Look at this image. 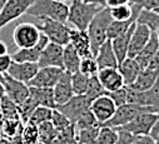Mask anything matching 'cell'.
<instances>
[{
	"mask_svg": "<svg viewBox=\"0 0 159 144\" xmlns=\"http://www.w3.org/2000/svg\"><path fill=\"white\" fill-rule=\"evenodd\" d=\"M153 10H154V11H157V13L159 14V7H158V8H155V9H153Z\"/></svg>",
	"mask_w": 159,
	"mask_h": 144,
	"instance_id": "cell-58",
	"label": "cell"
},
{
	"mask_svg": "<svg viewBox=\"0 0 159 144\" xmlns=\"http://www.w3.org/2000/svg\"><path fill=\"white\" fill-rule=\"evenodd\" d=\"M98 70H99V66H98V63H97L94 55L82 58L79 71H82L83 74H85L88 77H92V75H95L98 73Z\"/></svg>",
	"mask_w": 159,
	"mask_h": 144,
	"instance_id": "cell-39",
	"label": "cell"
},
{
	"mask_svg": "<svg viewBox=\"0 0 159 144\" xmlns=\"http://www.w3.org/2000/svg\"><path fill=\"white\" fill-rule=\"evenodd\" d=\"M159 78V69H150V68H144L140 70V73L138 74L137 79L133 82L130 85L125 87H132L137 90H145L149 89L155 84V82Z\"/></svg>",
	"mask_w": 159,
	"mask_h": 144,
	"instance_id": "cell-23",
	"label": "cell"
},
{
	"mask_svg": "<svg viewBox=\"0 0 159 144\" xmlns=\"http://www.w3.org/2000/svg\"><path fill=\"white\" fill-rule=\"evenodd\" d=\"M11 61H13L11 55H9V54L0 55V74L3 75V74H7L8 73Z\"/></svg>",
	"mask_w": 159,
	"mask_h": 144,
	"instance_id": "cell-47",
	"label": "cell"
},
{
	"mask_svg": "<svg viewBox=\"0 0 159 144\" xmlns=\"http://www.w3.org/2000/svg\"><path fill=\"white\" fill-rule=\"evenodd\" d=\"M52 123H53V125L57 128V130L58 132H60V130H63V129H65V128H68L69 125H71L73 123L61 113V112H59L58 109H53V113H52Z\"/></svg>",
	"mask_w": 159,
	"mask_h": 144,
	"instance_id": "cell-42",
	"label": "cell"
},
{
	"mask_svg": "<svg viewBox=\"0 0 159 144\" xmlns=\"http://www.w3.org/2000/svg\"><path fill=\"white\" fill-rule=\"evenodd\" d=\"M127 103L159 108V78L153 87L145 90H137L127 87Z\"/></svg>",
	"mask_w": 159,
	"mask_h": 144,
	"instance_id": "cell-8",
	"label": "cell"
},
{
	"mask_svg": "<svg viewBox=\"0 0 159 144\" xmlns=\"http://www.w3.org/2000/svg\"><path fill=\"white\" fill-rule=\"evenodd\" d=\"M155 34H157V38H158V43H159V29L155 31Z\"/></svg>",
	"mask_w": 159,
	"mask_h": 144,
	"instance_id": "cell-57",
	"label": "cell"
},
{
	"mask_svg": "<svg viewBox=\"0 0 159 144\" xmlns=\"http://www.w3.org/2000/svg\"><path fill=\"white\" fill-rule=\"evenodd\" d=\"M39 70V65L38 63H30V61H11L10 68L8 70V75H10L11 78L23 82L25 84H28L34 75L36 74V71Z\"/></svg>",
	"mask_w": 159,
	"mask_h": 144,
	"instance_id": "cell-15",
	"label": "cell"
},
{
	"mask_svg": "<svg viewBox=\"0 0 159 144\" xmlns=\"http://www.w3.org/2000/svg\"><path fill=\"white\" fill-rule=\"evenodd\" d=\"M80 61H82V56L79 55L76 49L70 43L64 45L63 64H64V70L65 71H69V73H71V74L75 73V71H79Z\"/></svg>",
	"mask_w": 159,
	"mask_h": 144,
	"instance_id": "cell-27",
	"label": "cell"
},
{
	"mask_svg": "<svg viewBox=\"0 0 159 144\" xmlns=\"http://www.w3.org/2000/svg\"><path fill=\"white\" fill-rule=\"evenodd\" d=\"M63 52H64V47L49 42L45 48L43 49L40 58L38 60V65L39 68L43 66H57V68H61L64 69V64H63Z\"/></svg>",
	"mask_w": 159,
	"mask_h": 144,
	"instance_id": "cell-14",
	"label": "cell"
},
{
	"mask_svg": "<svg viewBox=\"0 0 159 144\" xmlns=\"http://www.w3.org/2000/svg\"><path fill=\"white\" fill-rule=\"evenodd\" d=\"M95 60L98 63L99 69H102V68H118V59H116L115 53L113 50L110 39L105 40V43L102 44V47L99 48V50L95 55Z\"/></svg>",
	"mask_w": 159,
	"mask_h": 144,
	"instance_id": "cell-22",
	"label": "cell"
},
{
	"mask_svg": "<svg viewBox=\"0 0 159 144\" xmlns=\"http://www.w3.org/2000/svg\"><path fill=\"white\" fill-rule=\"evenodd\" d=\"M158 49H159V43H158L157 34H155V31H152L149 42L145 44V47L135 56V60L138 61V64L140 65L142 69H144V68H147L149 65V63L152 61V59L157 54Z\"/></svg>",
	"mask_w": 159,
	"mask_h": 144,
	"instance_id": "cell-25",
	"label": "cell"
},
{
	"mask_svg": "<svg viewBox=\"0 0 159 144\" xmlns=\"http://www.w3.org/2000/svg\"><path fill=\"white\" fill-rule=\"evenodd\" d=\"M68 13L69 7L59 0H34V3L26 11V14L39 19L49 18L63 23L68 21Z\"/></svg>",
	"mask_w": 159,
	"mask_h": 144,
	"instance_id": "cell-1",
	"label": "cell"
},
{
	"mask_svg": "<svg viewBox=\"0 0 159 144\" xmlns=\"http://www.w3.org/2000/svg\"><path fill=\"white\" fill-rule=\"evenodd\" d=\"M118 133H119V138L115 144H133L135 135H133L132 133L123 130V129H118Z\"/></svg>",
	"mask_w": 159,
	"mask_h": 144,
	"instance_id": "cell-46",
	"label": "cell"
},
{
	"mask_svg": "<svg viewBox=\"0 0 159 144\" xmlns=\"http://www.w3.org/2000/svg\"><path fill=\"white\" fill-rule=\"evenodd\" d=\"M64 69L57 66H43L39 68L34 78L28 83L29 87H39V88H53L61 74Z\"/></svg>",
	"mask_w": 159,
	"mask_h": 144,
	"instance_id": "cell-12",
	"label": "cell"
},
{
	"mask_svg": "<svg viewBox=\"0 0 159 144\" xmlns=\"http://www.w3.org/2000/svg\"><path fill=\"white\" fill-rule=\"evenodd\" d=\"M138 14H139V11L135 13L128 20H111L109 26H108V30H107V38L111 40V39H115L118 37H120L122 34L127 33L128 29L132 26V24H134L137 21Z\"/></svg>",
	"mask_w": 159,
	"mask_h": 144,
	"instance_id": "cell-28",
	"label": "cell"
},
{
	"mask_svg": "<svg viewBox=\"0 0 159 144\" xmlns=\"http://www.w3.org/2000/svg\"><path fill=\"white\" fill-rule=\"evenodd\" d=\"M92 103V99L87 95H73L66 103L57 105L55 109H58L59 112H61L73 124H75V122L79 119L87 109H89Z\"/></svg>",
	"mask_w": 159,
	"mask_h": 144,
	"instance_id": "cell-7",
	"label": "cell"
},
{
	"mask_svg": "<svg viewBox=\"0 0 159 144\" xmlns=\"http://www.w3.org/2000/svg\"><path fill=\"white\" fill-rule=\"evenodd\" d=\"M38 132H39V142H42L43 144H50L59 133L57 128L53 125L52 120H47L42 124H39Z\"/></svg>",
	"mask_w": 159,
	"mask_h": 144,
	"instance_id": "cell-32",
	"label": "cell"
},
{
	"mask_svg": "<svg viewBox=\"0 0 159 144\" xmlns=\"http://www.w3.org/2000/svg\"><path fill=\"white\" fill-rule=\"evenodd\" d=\"M23 123L19 119H4V123L2 125L3 132L8 137H14L18 133V129H20V125Z\"/></svg>",
	"mask_w": 159,
	"mask_h": 144,
	"instance_id": "cell-43",
	"label": "cell"
},
{
	"mask_svg": "<svg viewBox=\"0 0 159 144\" xmlns=\"http://www.w3.org/2000/svg\"><path fill=\"white\" fill-rule=\"evenodd\" d=\"M109 10H110V16L113 20H128L135 13L140 11L142 9L134 4H123L118 7H111L109 8Z\"/></svg>",
	"mask_w": 159,
	"mask_h": 144,
	"instance_id": "cell-29",
	"label": "cell"
},
{
	"mask_svg": "<svg viewBox=\"0 0 159 144\" xmlns=\"http://www.w3.org/2000/svg\"><path fill=\"white\" fill-rule=\"evenodd\" d=\"M40 31L49 39V42L59 44V45H66L70 39V28L59 20L43 18V21L40 25H38Z\"/></svg>",
	"mask_w": 159,
	"mask_h": 144,
	"instance_id": "cell-5",
	"label": "cell"
},
{
	"mask_svg": "<svg viewBox=\"0 0 159 144\" xmlns=\"http://www.w3.org/2000/svg\"><path fill=\"white\" fill-rule=\"evenodd\" d=\"M0 115L4 119H19L18 105L7 95L0 98Z\"/></svg>",
	"mask_w": 159,
	"mask_h": 144,
	"instance_id": "cell-31",
	"label": "cell"
},
{
	"mask_svg": "<svg viewBox=\"0 0 159 144\" xmlns=\"http://www.w3.org/2000/svg\"><path fill=\"white\" fill-rule=\"evenodd\" d=\"M42 31L33 23H19L13 31V40L19 49L31 48L40 39Z\"/></svg>",
	"mask_w": 159,
	"mask_h": 144,
	"instance_id": "cell-6",
	"label": "cell"
},
{
	"mask_svg": "<svg viewBox=\"0 0 159 144\" xmlns=\"http://www.w3.org/2000/svg\"><path fill=\"white\" fill-rule=\"evenodd\" d=\"M159 108L154 106H145V105H139L134 103H125L116 106V110L113 114V117L107 120L102 125L111 127V128H119L127 123H129L132 119H134L137 115L145 113V112H158Z\"/></svg>",
	"mask_w": 159,
	"mask_h": 144,
	"instance_id": "cell-4",
	"label": "cell"
},
{
	"mask_svg": "<svg viewBox=\"0 0 159 144\" xmlns=\"http://www.w3.org/2000/svg\"><path fill=\"white\" fill-rule=\"evenodd\" d=\"M0 117H2V115H0Z\"/></svg>",
	"mask_w": 159,
	"mask_h": 144,
	"instance_id": "cell-60",
	"label": "cell"
},
{
	"mask_svg": "<svg viewBox=\"0 0 159 144\" xmlns=\"http://www.w3.org/2000/svg\"><path fill=\"white\" fill-rule=\"evenodd\" d=\"M157 114H158L157 120H155V123H154V125H153V128H152V132H150V135H152V137H155V135L159 134V110H158Z\"/></svg>",
	"mask_w": 159,
	"mask_h": 144,
	"instance_id": "cell-51",
	"label": "cell"
},
{
	"mask_svg": "<svg viewBox=\"0 0 159 144\" xmlns=\"http://www.w3.org/2000/svg\"><path fill=\"white\" fill-rule=\"evenodd\" d=\"M85 3H90V4H95L99 7H107V0H84Z\"/></svg>",
	"mask_w": 159,
	"mask_h": 144,
	"instance_id": "cell-52",
	"label": "cell"
},
{
	"mask_svg": "<svg viewBox=\"0 0 159 144\" xmlns=\"http://www.w3.org/2000/svg\"><path fill=\"white\" fill-rule=\"evenodd\" d=\"M104 94L109 95L116 106L127 103V87H122V88H119L116 90H111V92H105Z\"/></svg>",
	"mask_w": 159,
	"mask_h": 144,
	"instance_id": "cell-44",
	"label": "cell"
},
{
	"mask_svg": "<svg viewBox=\"0 0 159 144\" xmlns=\"http://www.w3.org/2000/svg\"><path fill=\"white\" fill-rule=\"evenodd\" d=\"M98 132H99V127L87 128V129H78L76 143L78 144H95Z\"/></svg>",
	"mask_w": 159,
	"mask_h": 144,
	"instance_id": "cell-38",
	"label": "cell"
},
{
	"mask_svg": "<svg viewBox=\"0 0 159 144\" xmlns=\"http://www.w3.org/2000/svg\"><path fill=\"white\" fill-rule=\"evenodd\" d=\"M158 112H145L139 115H137L134 119H132L129 123L119 127L116 129H123L133 135H143V134H150L152 128L157 120Z\"/></svg>",
	"mask_w": 159,
	"mask_h": 144,
	"instance_id": "cell-10",
	"label": "cell"
},
{
	"mask_svg": "<svg viewBox=\"0 0 159 144\" xmlns=\"http://www.w3.org/2000/svg\"><path fill=\"white\" fill-rule=\"evenodd\" d=\"M111 16H110V10L108 7L103 8L90 21L87 33L90 40V48H92V54L95 56L99 48L102 47L103 43H105V40H108L107 38V30L108 26L111 21Z\"/></svg>",
	"mask_w": 159,
	"mask_h": 144,
	"instance_id": "cell-3",
	"label": "cell"
},
{
	"mask_svg": "<svg viewBox=\"0 0 159 144\" xmlns=\"http://www.w3.org/2000/svg\"><path fill=\"white\" fill-rule=\"evenodd\" d=\"M29 94L30 97L38 103V105L54 108L57 106L55 99H54V90L53 88H39V87H29Z\"/></svg>",
	"mask_w": 159,
	"mask_h": 144,
	"instance_id": "cell-26",
	"label": "cell"
},
{
	"mask_svg": "<svg viewBox=\"0 0 159 144\" xmlns=\"http://www.w3.org/2000/svg\"><path fill=\"white\" fill-rule=\"evenodd\" d=\"M53 90H54V99L57 105L66 103L74 95L71 87V73L64 70V73L61 74L57 84L53 87Z\"/></svg>",
	"mask_w": 159,
	"mask_h": 144,
	"instance_id": "cell-19",
	"label": "cell"
},
{
	"mask_svg": "<svg viewBox=\"0 0 159 144\" xmlns=\"http://www.w3.org/2000/svg\"><path fill=\"white\" fill-rule=\"evenodd\" d=\"M118 70L120 71V74L123 77L124 84L125 85H130L133 84V82L137 79L138 74L140 73V65L138 64V61L135 60V58H129L127 56L120 64L118 65Z\"/></svg>",
	"mask_w": 159,
	"mask_h": 144,
	"instance_id": "cell-24",
	"label": "cell"
},
{
	"mask_svg": "<svg viewBox=\"0 0 159 144\" xmlns=\"http://www.w3.org/2000/svg\"><path fill=\"white\" fill-rule=\"evenodd\" d=\"M150 35H152V31L148 26L139 24V23L135 24V28L133 30L132 38H130V43H129V49H128L129 58H135L138 55V53L149 42Z\"/></svg>",
	"mask_w": 159,
	"mask_h": 144,
	"instance_id": "cell-17",
	"label": "cell"
},
{
	"mask_svg": "<svg viewBox=\"0 0 159 144\" xmlns=\"http://www.w3.org/2000/svg\"><path fill=\"white\" fill-rule=\"evenodd\" d=\"M137 23L148 26L150 31H157L159 29V14L154 10L142 9L137 16Z\"/></svg>",
	"mask_w": 159,
	"mask_h": 144,
	"instance_id": "cell-30",
	"label": "cell"
},
{
	"mask_svg": "<svg viewBox=\"0 0 159 144\" xmlns=\"http://www.w3.org/2000/svg\"><path fill=\"white\" fill-rule=\"evenodd\" d=\"M89 108H90V110L93 112V114L95 115V118H97V120L99 122L100 125L104 124L107 120H109L113 117V114L115 113V110H116L115 103L107 94L99 95L98 98L93 99Z\"/></svg>",
	"mask_w": 159,
	"mask_h": 144,
	"instance_id": "cell-13",
	"label": "cell"
},
{
	"mask_svg": "<svg viewBox=\"0 0 159 144\" xmlns=\"http://www.w3.org/2000/svg\"><path fill=\"white\" fill-rule=\"evenodd\" d=\"M59 2H68V0H59ZM70 2H71V0H70Z\"/></svg>",
	"mask_w": 159,
	"mask_h": 144,
	"instance_id": "cell-59",
	"label": "cell"
},
{
	"mask_svg": "<svg viewBox=\"0 0 159 144\" xmlns=\"http://www.w3.org/2000/svg\"><path fill=\"white\" fill-rule=\"evenodd\" d=\"M102 9L103 7L85 3L84 0H71L68 13V23L71 24L75 29L87 30L93 18Z\"/></svg>",
	"mask_w": 159,
	"mask_h": 144,
	"instance_id": "cell-2",
	"label": "cell"
},
{
	"mask_svg": "<svg viewBox=\"0 0 159 144\" xmlns=\"http://www.w3.org/2000/svg\"><path fill=\"white\" fill-rule=\"evenodd\" d=\"M129 4H134L140 9H149L153 10L159 7V0H130Z\"/></svg>",
	"mask_w": 159,
	"mask_h": 144,
	"instance_id": "cell-45",
	"label": "cell"
},
{
	"mask_svg": "<svg viewBox=\"0 0 159 144\" xmlns=\"http://www.w3.org/2000/svg\"><path fill=\"white\" fill-rule=\"evenodd\" d=\"M2 83H3V87H4L5 95L9 99H11L16 105L23 103L30 95L29 94V85L28 84H25L23 82H19V80L11 78L8 74H3Z\"/></svg>",
	"mask_w": 159,
	"mask_h": 144,
	"instance_id": "cell-11",
	"label": "cell"
},
{
	"mask_svg": "<svg viewBox=\"0 0 159 144\" xmlns=\"http://www.w3.org/2000/svg\"><path fill=\"white\" fill-rule=\"evenodd\" d=\"M133 144H155L154 137L150 134H143V135H135Z\"/></svg>",
	"mask_w": 159,
	"mask_h": 144,
	"instance_id": "cell-48",
	"label": "cell"
},
{
	"mask_svg": "<svg viewBox=\"0 0 159 144\" xmlns=\"http://www.w3.org/2000/svg\"><path fill=\"white\" fill-rule=\"evenodd\" d=\"M39 106L38 103L29 95L28 99H25L23 103L18 104V114H19V119L23 124H26L33 114V112L35 110V108Z\"/></svg>",
	"mask_w": 159,
	"mask_h": 144,
	"instance_id": "cell-35",
	"label": "cell"
},
{
	"mask_svg": "<svg viewBox=\"0 0 159 144\" xmlns=\"http://www.w3.org/2000/svg\"><path fill=\"white\" fill-rule=\"evenodd\" d=\"M104 93H105V90L102 87V84H100L97 74L89 77V84H88V89H87V93L85 94L93 100V99L98 98L99 95H103Z\"/></svg>",
	"mask_w": 159,
	"mask_h": 144,
	"instance_id": "cell-41",
	"label": "cell"
},
{
	"mask_svg": "<svg viewBox=\"0 0 159 144\" xmlns=\"http://www.w3.org/2000/svg\"><path fill=\"white\" fill-rule=\"evenodd\" d=\"M147 68H150V69H159V49L157 52V54L154 55V58L152 59V61L149 63V65Z\"/></svg>",
	"mask_w": 159,
	"mask_h": 144,
	"instance_id": "cell-50",
	"label": "cell"
},
{
	"mask_svg": "<svg viewBox=\"0 0 159 144\" xmlns=\"http://www.w3.org/2000/svg\"><path fill=\"white\" fill-rule=\"evenodd\" d=\"M154 139H155V144H159V134H158V135H155V137H154Z\"/></svg>",
	"mask_w": 159,
	"mask_h": 144,
	"instance_id": "cell-56",
	"label": "cell"
},
{
	"mask_svg": "<svg viewBox=\"0 0 159 144\" xmlns=\"http://www.w3.org/2000/svg\"><path fill=\"white\" fill-rule=\"evenodd\" d=\"M89 84V77L83 74L82 71H75L71 74V87L74 95H83L87 93Z\"/></svg>",
	"mask_w": 159,
	"mask_h": 144,
	"instance_id": "cell-34",
	"label": "cell"
},
{
	"mask_svg": "<svg viewBox=\"0 0 159 144\" xmlns=\"http://www.w3.org/2000/svg\"><path fill=\"white\" fill-rule=\"evenodd\" d=\"M33 3L34 0H8V3L0 10V30L5 28L9 23L26 14Z\"/></svg>",
	"mask_w": 159,
	"mask_h": 144,
	"instance_id": "cell-9",
	"label": "cell"
},
{
	"mask_svg": "<svg viewBox=\"0 0 159 144\" xmlns=\"http://www.w3.org/2000/svg\"><path fill=\"white\" fill-rule=\"evenodd\" d=\"M118 138H119V133L116 128L100 125L95 144H115Z\"/></svg>",
	"mask_w": 159,
	"mask_h": 144,
	"instance_id": "cell-33",
	"label": "cell"
},
{
	"mask_svg": "<svg viewBox=\"0 0 159 144\" xmlns=\"http://www.w3.org/2000/svg\"><path fill=\"white\" fill-rule=\"evenodd\" d=\"M52 113H53L52 108L39 105V106L35 108V110L33 112V114H31V117H30V119H29L28 123L39 125V124L47 122V120H50L52 119Z\"/></svg>",
	"mask_w": 159,
	"mask_h": 144,
	"instance_id": "cell-36",
	"label": "cell"
},
{
	"mask_svg": "<svg viewBox=\"0 0 159 144\" xmlns=\"http://www.w3.org/2000/svg\"><path fill=\"white\" fill-rule=\"evenodd\" d=\"M23 133V140L26 144H35L39 142V132H38V125L26 123L24 128L21 129Z\"/></svg>",
	"mask_w": 159,
	"mask_h": 144,
	"instance_id": "cell-40",
	"label": "cell"
},
{
	"mask_svg": "<svg viewBox=\"0 0 159 144\" xmlns=\"http://www.w3.org/2000/svg\"><path fill=\"white\" fill-rule=\"evenodd\" d=\"M3 95H5V92H4V87H3V83H2V80H0V98H2Z\"/></svg>",
	"mask_w": 159,
	"mask_h": 144,
	"instance_id": "cell-54",
	"label": "cell"
},
{
	"mask_svg": "<svg viewBox=\"0 0 159 144\" xmlns=\"http://www.w3.org/2000/svg\"><path fill=\"white\" fill-rule=\"evenodd\" d=\"M5 54H8V47L2 39H0V55H5Z\"/></svg>",
	"mask_w": 159,
	"mask_h": 144,
	"instance_id": "cell-53",
	"label": "cell"
},
{
	"mask_svg": "<svg viewBox=\"0 0 159 144\" xmlns=\"http://www.w3.org/2000/svg\"><path fill=\"white\" fill-rule=\"evenodd\" d=\"M135 24H132V26L128 29L127 33L122 34L120 37H118L115 39H111V47H113V50L115 53V56L118 59V65L120 64L127 56H128V49H129V43H130V38H132V34H133V30L135 28Z\"/></svg>",
	"mask_w": 159,
	"mask_h": 144,
	"instance_id": "cell-21",
	"label": "cell"
},
{
	"mask_svg": "<svg viewBox=\"0 0 159 144\" xmlns=\"http://www.w3.org/2000/svg\"><path fill=\"white\" fill-rule=\"evenodd\" d=\"M130 0H107V7H118V5H123V4H129Z\"/></svg>",
	"mask_w": 159,
	"mask_h": 144,
	"instance_id": "cell-49",
	"label": "cell"
},
{
	"mask_svg": "<svg viewBox=\"0 0 159 144\" xmlns=\"http://www.w3.org/2000/svg\"><path fill=\"white\" fill-rule=\"evenodd\" d=\"M95 127H100V124L97 120L93 112L90 110V108L87 109L80 117H79V119L75 122L76 129H87V128H95Z\"/></svg>",
	"mask_w": 159,
	"mask_h": 144,
	"instance_id": "cell-37",
	"label": "cell"
},
{
	"mask_svg": "<svg viewBox=\"0 0 159 144\" xmlns=\"http://www.w3.org/2000/svg\"><path fill=\"white\" fill-rule=\"evenodd\" d=\"M7 3H8V0H0V10L3 9V7H4Z\"/></svg>",
	"mask_w": 159,
	"mask_h": 144,
	"instance_id": "cell-55",
	"label": "cell"
},
{
	"mask_svg": "<svg viewBox=\"0 0 159 144\" xmlns=\"http://www.w3.org/2000/svg\"><path fill=\"white\" fill-rule=\"evenodd\" d=\"M49 43V39L42 33L39 42L31 47V48H24V49H19L15 53L11 54V59L14 61H30V63H38L40 54L43 52V49L45 48V45Z\"/></svg>",
	"mask_w": 159,
	"mask_h": 144,
	"instance_id": "cell-18",
	"label": "cell"
},
{
	"mask_svg": "<svg viewBox=\"0 0 159 144\" xmlns=\"http://www.w3.org/2000/svg\"><path fill=\"white\" fill-rule=\"evenodd\" d=\"M69 43L76 49L82 58L90 56L92 54V48H90V40L88 37L87 30H79L75 28H70V39Z\"/></svg>",
	"mask_w": 159,
	"mask_h": 144,
	"instance_id": "cell-20",
	"label": "cell"
},
{
	"mask_svg": "<svg viewBox=\"0 0 159 144\" xmlns=\"http://www.w3.org/2000/svg\"><path fill=\"white\" fill-rule=\"evenodd\" d=\"M97 77L105 92H111L125 87L123 77L118 68H102L98 70Z\"/></svg>",
	"mask_w": 159,
	"mask_h": 144,
	"instance_id": "cell-16",
	"label": "cell"
}]
</instances>
